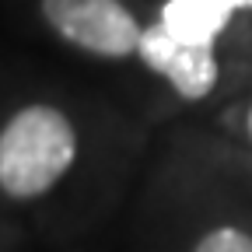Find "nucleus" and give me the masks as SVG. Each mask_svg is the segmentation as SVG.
Here are the masks:
<instances>
[{
    "mask_svg": "<svg viewBox=\"0 0 252 252\" xmlns=\"http://www.w3.org/2000/svg\"><path fill=\"white\" fill-rule=\"evenodd\" d=\"M77 133L53 105H25L0 130V189L11 200H35L70 172Z\"/></svg>",
    "mask_w": 252,
    "mask_h": 252,
    "instance_id": "obj_1",
    "label": "nucleus"
},
{
    "mask_svg": "<svg viewBox=\"0 0 252 252\" xmlns=\"http://www.w3.org/2000/svg\"><path fill=\"white\" fill-rule=\"evenodd\" d=\"M42 18L70 46L112 60L137 53L144 32L119 0H42Z\"/></svg>",
    "mask_w": 252,
    "mask_h": 252,
    "instance_id": "obj_2",
    "label": "nucleus"
},
{
    "mask_svg": "<svg viewBox=\"0 0 252 252\" xmlns=\"http://www.w3.org/2000/svg\"><path fill=\"white\" fill-rule=\"evenodd\" d=\"M140 60L154 74H161L172 81V88L182 98H203L210 88L217 84V60L214 46H193V42H179L172 39L161 25H151L140 32Z\"/></svg>",
    "mask_w": 252,
    "mask_h": 252,
    "instance_id": "obj_3",
    "label": "nucleus"
},
{
    "mask_svg": "<svg viewBox=\"0 0 252 252\" xmlns=\"http://www.w3.org/2000/svg\"><path fill=\"white\" fill-rule=\"evenodd\" d=\"M193 252H252V235L238 228H214L196 242Z\"/></svg>",
    "mask_w": 252,
    "mask_h": 252,
    "instance_id": "obj_4",
    "label": "nucleus"
},
{
    "mask_svg": "<svg viewBox=\"0 0 252 252\" xmlns=\"http://www.w3.org/2000/svg\"><path fill=\"white\" fill-rule=\"evenodd\" d=\"M189 4H196V7H207V11L220 14V18H231V14H235L231 0H189Z\"/></svg>",
    "mask_w": 252,
    "mask_h": 252,
    "instance_id": "obj_5",
    "label": "nucleus"
},
{
    "mask_svg": "<svg viewBox=\"0 0 252 252\" xmlns=\"http://www.w3.org/2000/svg\"><path fill=\"white\" fill-rule=\"evenodd\" d=\"M231 7L238 11V7H252V0H231Z\"/></svg>",
    "mask_w": 252,
    "mask_h": 252,
    "instance_id": "obj_6",
    "label": "nucleus"
},
{
    "mask_svg": "<svg viewBox=\"0 0 252 252\" xmlns=\"http://www.w3.org/2000/svg\"><path fill=\"white\" fill-rule=\"evenodd\" d=\"M245 126H249V137H252V109H249V119H245Z\"/></svg>",
    "mask_w": 252,
    "mask_h": 252,
    "instance_id": "obj_7",
    "label": "nucleus"
}]
</instances>
